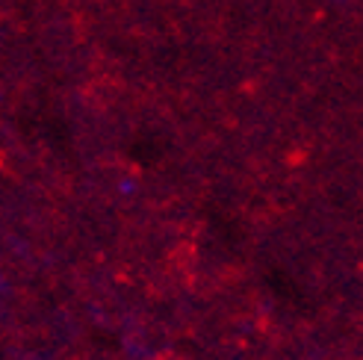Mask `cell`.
Returning a JSON list of instances; mask_svg holds the SVG:
<instances>
[{
  "instance_id": "cell-1",
  "label": "cell",
  "mask_w": 363,
  "mask_h": 360,
  "mask_svg": "<svg viewBox=\"0 0 363 360\" xmlns=\"http://www.w3.org/2000/svg\"><path fill=\"white\" fill-rule=\"evenodd\" d=\"M121 192H124V195H133L136 186H133V184H121Z\"/></svg>"
}]
</instances>
